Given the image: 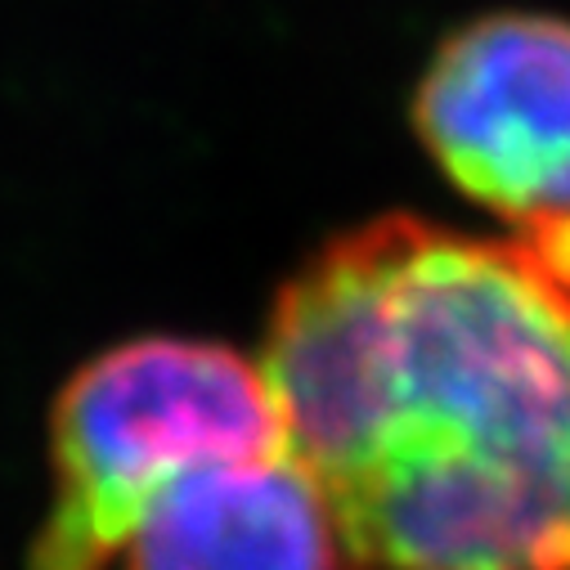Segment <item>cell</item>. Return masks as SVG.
Here are the masks:
<instances>
[{
	"mask_svg": "<svg viewBox=\"0 0 570 570\" xmlns=\"http://www.w3.org/2000/svg\"><path fill=\"white\" fill-rule=\"evenodd\" d=\"M261 368L346 570H570V283L517 238H333Z\"/></svg>",
	"mask_w": 570,
	"mask_h": 570,
	"instance_id": "obj_1",
	"label": "cell"
},
{
	"mask_svg": "<svg viewBox=\"0 0 570 570\" xmlns=\"http://www.w3.org/2000/svg\"><path fill=\"white\" fill-rule=\"evenodd\" d=\"M274 454H288V432L261 364L198 337L121 342L55 400L32 570H108L171 481Z\"/></svg>",
	"mask_w": 570,
	"mask_h": 570,
	"instance_id": "obj_2",
	"label": "cell"
},
{
	"mask_svg": "<svg viewBox=\"0 0 570 570\" xmlns=\"http://www.w3.org/2000/svg\"><path fill=\"white\" fill-rule=\"evenodd\" d=\"M413 130L512 238L570 225V23L490 14L459 28L413 90Z\"/></svg>",
	"mask_w": 570,
	"mask_h": 570,
	"instance_id": "obj_3",
	"label": "cell"
},
{
	"mask_svg": "<svg viewBox=\"0 0 570 570\" xmlns=\"http://www.w3.org/2000/svg\"><path fill=\"white\" fill-rule=\"evenodd\" d=\"M121 557L126 570H337L342 543L315 476L274 454L171 481Z\"/></svg>",
	"mask_w": 570,
	"mask_h": 570,
	"instance_id": "obj_4",
	"label": "cell"
}]
</instances>
